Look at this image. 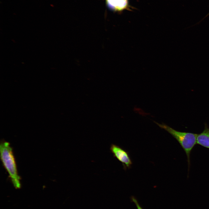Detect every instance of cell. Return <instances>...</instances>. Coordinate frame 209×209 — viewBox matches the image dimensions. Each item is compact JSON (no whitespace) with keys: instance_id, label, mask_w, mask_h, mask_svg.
<instances>
[{"instance_id":"obj_4","label":"cell","mask_w":209,"mask_h":209,"mask_svg":"<svg viewBox=\"0 0 209 209\" xmlns=\"http://www.w3.org/2000/svg\"><path fill=\"white\" fill-rule=\"evenodd\" d=\"M107 7L114 11L120 12L127 9L128 0H106Z\"/></svg>"},{"instance_id":"obj_5","label":"cell","mask_w":209,"mask_h":209,"mask_svg":"<svg viewBox=\"0 0 209 209\" xmlns=\"http://www.w3.org/2000/svg\"><path fill=\"white\" fill-rule=\"evenodd\" d=\"M203 131L200 134H198L197 138V144L209 149V128L205 124Z\"/></svg>"},{"instance_id":"obj_1","label":"cell","mask_w":209,"mask_h":209,"mask_svg":"<svg viewBox=\"0 0 209 209\" xmlns=\"http://www.w3.org/2000/svg\"><path fill=\"white\" fill-rule=\"evenodd\" d=\"M1 159L8 174L14 186L17 188L21 187L20 177L19 176L12 148L8 142H3L0 145Z\"/></svg>"},{"instance_id":"obj_2","label":"cell","mask_w":209,"mask_h":209,"mask_svg":"<svg viewBox=\"0 0 209 209\" xmlns=\"http://www.w3.org/2000/svg\"><path fill=\"white\" fill-rule=\"evenodd\" d=\"M160 127L167 131L179 142L185 151L187 158L188 170L190 165V154L197 144L198 134L176 131L166 124L155 122Z\"/></svg>"},{"instance_id":"obj_7","label":"cell","mask_w":209,"mask_h":209,"mask_svg":"<svg viewBox=\"0 0 209 209\" xmlns=\"http://www.w3.org/2000/svg\"><path fill=\"white\" fill-rule=\"evenodd\" d=\"M209 15V12L207 14V15L204 18H203L200 21H199L198 23L199 24L201 21L202 20H203L204 19V18H205L206 17H207Z\"/></svg>"},{"instance_id":"obj_3","label":"cell","mask_w":209,"mask_h":209,"mask_svg":"<svg viewBox=\"0 0 209 209\" xmlns=\"http://www.w3.org/2000/svg\"><path fill=\"white\" fill-rule=\"evenodd\" d=\"M110 150L113 156L122 163L125 169L131 167L132 162L127 151L119 146L114 144L111 145Z\"/></svg>"},{"instance_id":"obj_6","label":"cell","mask_w":209,"mask_h":209,"mask_svg":"<svg viewBox=\"0 0 209 209\" xmlns=\"http://www.w3.org/2000/svg\"><path fill=\"white\" fill-rule=\"evenodd\" d=\"M131 201L134 202L135 204L137 209H143L140 205L134 196L131 197Z\"/></svg>"}]
</instances>
